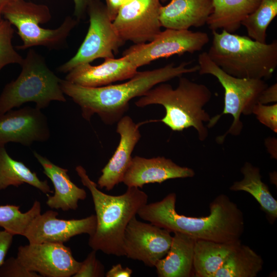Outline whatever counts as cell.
Masks as SVG:
<instances>
[{"instance_id":"cell-1","label":"cell","mask_w":277,"mask_h":277,"mask_svg":"<svg viewBox=\"0 0 277 277\" xmlns=\"http://www.w3.org/2000/svg\"><path fill=\"white\" fill-rule=\"evenodd\" d=\"M189 64L184 62L175 66L170 63L152 70L137 71L128 81L117 85L88 87L61 79L60 84L64 94L80 107L84 119L90 121L96 114L105 124L112 125L124 116L132 98L143 96L160 83L199 71L198 65L188 68Z\"/></svg>"},{"instance_id":"cell-2","label":"cell","mask_w":277,"mask_h":277,"mask_svg":"<svg viewBox=\"0 0 277 277\" xmlns=\"http://www.w3.org/2000/svg\"><path fill=\"white\" fill-rule=\"evenodd\" d=\"M176 195L168 194L162 200L146 204L137 214L171 233L179 232L195 240L231 243L240 240L244 229L243 214L228 196L220 194L209 205L210 214L204 217L180 214L175 210Z\"/></svg>"},{"instance_id":"cell-3","label":"cell","mask_w":277,"mask_h":277,"mask_svg":"<svg viewBox=\"0 0 277 277\" xmlns=\"http://www.w3.org/2000/svg\"><path fill=\"white\" fill-rule=\"evenodd\" d=\"M75 171L83 185L90 192L96 213V229L89 236V246L92 250L108 255L124 256L125 229L138 210L147 203L148 195L137 187H128L120 195H109L98 188L83 166H76Z\"/></svg>"},{"instance_id":"cell-4","label":"cell","mask_w":277,"mask_h":277,"mask_svg":"<svg viewBox=\"0 0 277 277\" xmlns=\"http://www.w3.org/2000/svg\"><path fill=\"white\" fill-rule=\"evenodd\" d=\"M179 85L173 89L168 84L160 83L149 90L136 102L138 107L152 105H162L165 116L159 121L174 131H182L193 127L197 132L199 139L203 141L208 135L204 123L211 117L204 109L210 101L212 93L205 85L179 77Z\"/></svg>"},{"instance_id":"cell-5","label":"cell","mask_w":277,"mask_h":277,"mask_svg":"<svg viewBox=\"0 0 277 277\" xmlns=\"http://www.w3.org/2000/svg\"><path fill=\"white\" fill-rule=\"evenodd\" d=\"M209 58L227 74L238 78H270L277 66V41L262 43L222 30L212 31Z\"/></svg>"},{"instance_id":"cell-6","label":"cell","mask_w":277,"mask_h":277,"mask_svg":"<svg viewBox=\"0 0 277 277\" xmlns=\"http://www.w3.org/2000/svg\"><path fill=\"white\" fill-rule=\"evenodd\" d=\"M21 66L18 76L5 86L0 95V115L27 102H34L36 108L42 109L51 101H66L61 79L34 50H29Z\"/></svg>"},{"instance_id":"cell-7","label":"cell","mask_w":277,"mask_h":277,"mask_svg":"<svg viewBox=\"0 0 277 277\" xmlns=\"http://www.w3.org/2000/svg\"><path fill=\"white\" fill-rule=\"evenodd\" d=\"M197 61L200 74L215 76L225 91L223 111L210 118L207 127H213L224 114H231L233 118L228 130L216 138V142L222 144L227 134H240L243 128L241 115L252 114L254 106L258 103L262 92L268 85L263 80L238 78L227 74L211 61L207 52L200 53Z\"/></svg>"},{"instance_id":"cell-8","label":"cell","mask_w":277,"mask_h":277,"mask_svg":"<svg viewBox=\"0 0 277 277\" xmlns=\"http://www.w3.org/2000/svg\"><path fill=\"white\" fill-rule=\"evenodd\" d=\"M2 15L17 28L23 42L22 45L16 47L19 49L36 46L50 49L64 47L70 31L78 22L67 16L57 28L44 29L39 24L46 23L51 18L48 6L25 0H8Z\"/></svg>"},{"instance_id":"cell-9","label":"cell","mask_w":277,"mask_h":277,"mask_svg":"<svg viewBox=\"0 0 277 277\" xmlns=\"http://www.w3.org/2000/svg\"><path fill=\"white\" fill-rule=\"evenodd\" d=\"M90 25L86 36L76 53L58 68L68 73L77 66L90 63L99 58H114L125 43L116 32L109 18L105 5L101 1L88 8Z\"/></svg>"},{"instance_id":"cell-10","label":"cell","mask_w":277,"mask_h":277,"mask_svg":"<svg viewBox=\"0 0 277 277\" xmlns=\"http://www.w3.org/2000/svg\"><path fill=\"white\" fill-rule=\"evenodd\" d=\"M209 41L206 32L166 29L150 42L130 46L122 57L138 68L161 58L200 51Z\"/></svg>"},{"instance_id":"cell-11","label":"cell","mask_w":277,"mask_h":277,"mask_svg":"<svg viewBox=\"0 0 277 277\" xmlns=\"http://www.w3.org/2000/svg\"><path fill=\"white\" fill-rule=\"evenodd\" d=\"M160 0H134L125 4L112 22L120 37L134 44L153 40L161 31Z\"/></svg>"},{"instance_id":"cell-12","label":"cell","mask_w":277,"mask_h":277,"mask_svg":"<svg viewBox=\"0 0 277 277\" xmlns=\"http://www.w3.org/2000/svg\"><path fill=\"white\" fill-rule=\"evenodd\" d=\"M17 259L28 270L44 277L73 276L81 262L63 243H29L18 248Z\"/></svg>"},{"instance_id":"cell-13","label":"cell","mask_w":277,"mask_h":277,"mask_svg":"<svg viewBox=\"0 0 277 277\" xmlns=\"http://www.w3.org/2000/svg\"><path fill=\"white\" fill-rule=\"evenodd\" d=\"M172 239L171 232L167 230L150 223L140 221L134 216L124 233L125 255L153 267L168 252Z\"/></svg>"},{"instance_id":"cell-14","label":"cell","mask_w":277,"mask_h":277,"mask_svg":"<svg viewBox=\"0 0 277 277\" xmlns=\"http://www.w3.org/2000/svg\"><path fill=\"white\" fill-rule=\"evenodd\" d=\"M58 212L49 210L37 214L31 221L23 236L29 243H63L77 235H92L96 229V217L92 214L81 219L62 220Z\"/></svg>"},{"instance_id":"cell-15","label":"cell","mask_w":277,"mask_h":277,"mask_svg":"<svg viewBox=\"0 0 277 277\" xmlns=\"http://www.w3.org/2000/svg\"><path fill=\"white\" fill-rule=\"evenodd\" d=\"M50 137L47 118L39 109L25 107L0 115V145L14 142L28 147Z\"/></svg>"},{"instance_id":"cell-16","label":"cell","mask_w":277,"mask_h":277,"mask_svg":"<svg viewBox=\"0 0 277 277\" xmlns=\"http://www.w3.org/2000/svg\"><path fill=\"white\" fill-rule=\"evenodd\" d=\"M140 124H135L129 116H123L118 122L116 132L120 140L114 154L102 170L97 185L100 188L112 190L122 182L132 160L131 154L141 138Z\"/></svg>"},{"instance_id":"cell-17","label":"cell","mask_w":277,"mask_h":277,"mask_svg":"<svg viewBox=\"0 0 277 277\" xmlns=\"http://www.w3.org/2000/svg\"><path fill=\"white\" fill-rule=\"evenodd\" d=\"M195 172L187 167L179 166L164 156L147 159L132 158L122 182L127 187L142 188L149 183H162L170 179L192 177Z\"/></svg>"},{"instance_id":"cell-18","label":"cell","mask_w":277,"mask_h":277,"mask_svg":"<svg viewBox=\"0 0 277 277\" xmlns=\"http://www.w3.org/2000/svg\"><path fill=\"white\" fill-rule=\"evenodd\" d=\"M104 60L97 66L87 63L76 66L68 72L65 80L84 87H98L130 79L137 72L135 66L122 57Z\"/></svg>"},{"instance_id":"cell-19","label":"cell","mask_w":277,"mask_h":277,"mask_svg":"<svg viewBox=\"0 0 277 277\" xmlns=\"http://www.w3.org/2000/svg\"><path fill=\"white\" fill-rule=\"evenodd\" d=\"M33 153L42 166L43 173L51 181L54 186V194H46L48 206L51 209H61L63 211L76 210L78 201L86 198V191L71 181L67 169L53 164L35 151Z\"/></svg>"},{"instance_id":"cell-20","label":"cell","mask_w":277,"mask_h":277,"mask_svg":"<svg viewBox=\"0 0 277 277\" xmlns=\"http://www.w3.org/2000/svg\"><path fill=\"white\" fill-rule=\"evenodd\" d=\"M212 11V0H171L161 7L159 19L166 29L189 30L206 24Z\"/></svg>"},{"instance_id":"cell-21","label":"cell","mask_w":277,"mask_h":277,"mask_svg":"<svg viewBox=\"0 0 277 277\" xmlns=\"http://www.w3.org/2000/svg\"><path fill=\"white\" fill-rule=\"evenodd\" d=\"M166 255L155 264L160 277H189L193 274V261L196 240L179 232L173 233Z\"/></svg>"},{"instance_id":"cell-22","label":"cell","mask_w":277,"mask_h":277,"mask_svg":"<svg viewBox=\"0 0 277 277\" xmlns=\"http://www.w3.org/2000/svg\"><path fill=\"white\" fill-rule=\"evenodd\" d=\"M261 0H212L213 11L207 24L212 31L234 33L259 7Z\"/></svg>"},{"instance_id":"cell-23","label":"cell","mask_w":277,"mask_h":277,"mask_svg":"<svg viewBox=\"0 0 277 277\" xmlns=\"http://www.w3.org/2000/svg\"><path fill=\"white\" fill-rule=\"evenodd\" d=\"M241 243L196 240L194 243L193 272L194 276L214 277L229 254Z\"/></svg>"},{"instance_id":"cell-24","label":"cell","mask_w":277,"mask_h":277,"mask_svg":"<svg viewBox=\"0 0 277 277\" xmlns=\"http://www.w3.org/2000/svg\"><path fill=\"white\" fill-rule=\"evenodd\" d=\"M243 179L236 181L230 187L232 191H243L250 194L265 212L272 224L277 218V201L271 194L268 186L261 180L260 168L246 162L241 169Z\"/></svg>"},{"instance_id":"cell-25","label":"cell","mask_w":277,"mask_h":277,"mask_svg":"<svg viewBox=\"0 0 277 277\" xmlns=\"http://www.w3.org/2000/svg\"><path fill=\"white\" fill-rule=\"evenodd\" d=\"M26 183L47 194L52 193L47 180L42 181L24 163L12 159L0 145V190Z\"/></svg>"},{"instance_id":"cell-26","label":"cell","mask_w":277,"mask_h":277,"mask_svg":"<svg viewBox=\"0 0 277 277\" xmlns=\"http://www.w3.org/2000/svg\"><path fill=\"white\" fill-rule=\"evenodd\" d=\"M263 264L261 255L241 243L229 254L214 277H255Z\"/></svg>"},{"instance_id":"cell-27","label":"cell","mask_w":277,"mask_h":277,"mask_svg":"<svg viewBox=\"0 0 277 277\" xmlns=\"http://www.w3.org/2000/svg\"><path fill=\"white\" fill-rule=\"evenodd\" d=\"M277 15V0H261L255 11L241 23L251 38L265 43L267 29Z\"/></svg>"},{"instance_id":"cell-28","label":"cell","mask_w":277,"mask_h":277,"mask_svg":"<svg viewBox=\"0 0 277 277\" xmlns=\"http://www.w3.org/2000/svg\"><path fill=\"white\" fill-rule=\"evenodd\" d=\"M15 205L0 206V227L14 235H24L31 221L41 213V203L35 200L31 208L23 213Z\"/></svg>"},{"instance_id":"cell-29","label":"cell","mask_w":277,"mask_h":277,"mask_svg":"<svg viewBox=\"0 0 277 277\" xmlns=\"http://www.w3.org/2000/svg\"><path fill=\"white\" fill-rule=\"evenodd\" d=\"M14 30L7 20L0 21V71L11 64L21 65L24 58L14 49L12 44Z\"/></svg>"},{"instance_id":"cell-30","label":"cell","mask_w":277,"mask_h":277,"mask_svg":"<svg viewBox=\"0 0 277 277\" xmlns=\"http://www.w3.org/2000/svg\"><path fill=\"white\" fill-rule=\"evenodd\" d=\"M96 251L92 250L81 262L80 268L73 277H101L105 275L104 267L96 258Z\"/></svg>"},{"instance_id":"cell-31","label":"cell","mask_w":277,"mask_h":277,"mask_svg":"<svg viewBox=\"0 0 277 277\" xmlns=\"http://www.w3.org/2000/svg\"><path fill=\"white\" fill-rule=\"evenodd\" d=\"M257 120L274 132H277V104L266 105L256 104L252 110Z\"/></svg>"},{"instance_id":"cell-32","label":"cell","mask_w":277,"mask_h":277,"mask_svg":"<svg viewBox=\"0 0 277 277\" xmlns=\"http://www.w3.org/2000/svg\"><path fill=\"white\" fill-rule=\"evenodd\" d=\"M37 273L27 269L17 258L5 260L0 266V277H41Z\"/></svg>"},{"instance_id":"cell-33","label":"cell","mask_w":277,"mask_h":277,"mask_svg":"<svg viewBox=\"0 0 277 277\" xmlns=\"http://www.w3.org/2000/svg\"><path fill=\"white\" fill-rule=\"evenodd\" d=\"M13 236L5 230H0V266L5 261L6 254L11 246Z\"/></svg>"},{"instance_id":"cell-34","label":"cell","mask_w":277,"mask_h":277,"mask_svg":"<svg viewBox=\"0 0 277 277\" xmlns=\"http://www.w3.org/2000/svg\"><path fill=\"white\" fill-rule=\"evenodd\" d=\"M277 102V84L276 83L266 88L261 93L258 103L267 104Z\"/></svg>"},{"instance_id":"cell-35","label":"cell","mask_w":277,"mask_h":277,"mask_svg":"<svg viewBox=\"0 0 277 277\" xmlns=\"http://www.w3.org/2000/svg\"><path fill=\"white\" fill-rule=\"evenodd\" d=\"M74 3V14L79 21L83 18L87 11L88 7L92 3L101 0H73Z\"/></svg>"},{"instance_id":"cell-36","label":"cell","mask_w":277,"mask_h":277,"mask_svg":"<svg viewBox=\"0 0 277 277\" xmlns=\"http://www.w3.org/2000/svg\"><path fill=\"white\" fill-rule=\"evenodd\" d=\"M105 1L107 12L109 18L113 22L121 8L126 4V0H105Z\"/></svg>"},{"instance_id":"cell-37","label":"cell","mask_w":277,"mask_h":277,"mask_svg":"<svg viewBox=\"0 0 277 277\" xmlns=\"http://www.w3.org/2000/svg\"><path fill=\"white\" fill-rule=\"evenodd\" d=\"M132 270L129 267L123 268L120 264L113 265L106 273V277H130Z\"/></svg>"},{"instance_id":"cell-38","label":"cell","mask_w":277,"mask_h":277,"mask_svg":"<svg viewBox=\"0 0 277 277\" xmlns=\"http://www.w3.org/2000/svg\"><path fill=\"white\" fill-rule=\"evenodd\" d=\"M7 1L8 0H0V21L3 19L2 18V11Z\"/></svg>"},{"instance_id":"cell-39","label":"cell","mask_w":277,"mask_h":277,"mask_svg":"<svg viewBox=\"0 0 277 277\" xmlns=\"http://www.w3.org/2000/svg\"><path fill=\"white\" fill-rule=\"evenodd\" d=\"M133 1H134V0H126V3Z\"/></svg>"},{"instance_id":"cell-40","label":"cell","mask_w":277,"mask_h":277,"mask_svg":"<svg viewBox=\"0 0 277 277\" xmlns=\"http://www.w3.org/2000/svg\"><path fill=\"white\" fill-rule=\"evenodd\" d=\"M167 1H168V0H160V1L162 2H165Z\"/></svg>"}]
</instances>
